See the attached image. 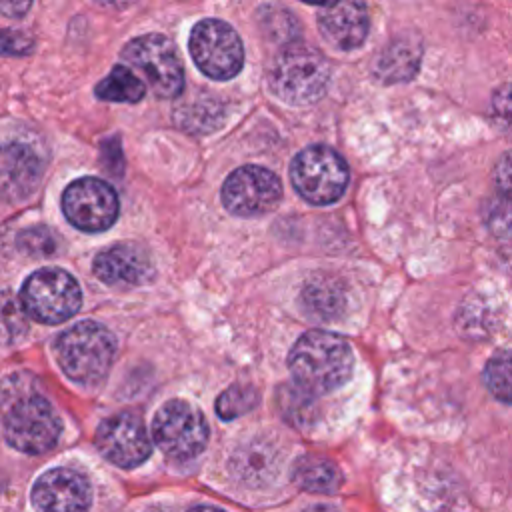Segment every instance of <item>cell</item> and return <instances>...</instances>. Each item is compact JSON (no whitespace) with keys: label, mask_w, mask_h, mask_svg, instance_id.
Here are the masks:
<instances>
[{"label":"cell","mask_w":512,"mask_h":512,"mask_svg":"<svg viewBox=\"0 0 512 512\" xmlns=\"http://www.w3.org/2000/svg\"><path fill=\"white\" fill-rule=\"evenodd\" d=\"M30 384L28 374H12L0 384L2 430L12 448L44 454L56 446L62 422L52 404Z\"/></svg>","instance_id":"6da1fadb"},{"label":"cell","mask_w":512,"mask_h":512,"mask_svg":"<svg viewBox=\"0 0 512 512\" xmlns=\"http://www.w3.org/2000/svg\"><path fill=\"white\" fill-rule=\"evenodd\" d=\"M354 366L350 344L326 330L302 334L288 354V370L298 388L310 396L338 390L348 382Z\"/></svg>","instance_id":"7a4b0ae2"},{"label":"cell","mask_w":512,"mask_h":512,"mask_svg":"<svg viewBox=\"0 0 512 512\" xmlns=\"http://www.w3.org/2000/svg\"><path fill=\"white\" fill-rule=\"evenodd\" d=\"M62 372L76 384L98 386L116 356L114 334L94 320H82L64 330L54 344Z\"/></svg>","instance_id":"3957f363"},{"label":"cell","mask_w":512,"mask_h":512,"mask_svg":"<svg viewBox=\"0 0 512 512\" xmlns=\"http://www.w3.org/2000/svg\"><path fill=\"white\" fill-rule=\"evenodd\" d=\"M330 80V68L324 56L304 44L286 46L268 70V86L276 98L290 106H308L318 102Z\"/></svg>","instance_id":"277c9868"},{"label":"cell","mask_w":512,"mask_h":512,"mask_svg":"<svg viewBox=\"0 0 512 512\" xmlns=\"http://www.w3.org/2000/svg\"><path fill=\"white\" fill-rule=\"evenodd\" d=\"M348 178L346 160L324 144H312L300 150L290 164L292 186L306 202L316 206H326L342 198Z\"/></svg>","instance_id":"5b68a950"},{"label":"cell","mask_w":512,"mask_h":512,"mask_svg":"<svg viewBox=\"0 0 512 512\" xmlns=\"http://www.w3.org/2000/svg\"><path fill=\"white\" fill-rule=\"evenodd\" d=\"M28 316L44 324H60L82 306V290L76 278L56 266L32 272L20 292Z\"/></svg>","instance_id":"8992f818"},{"label":"cell","mask_w":512,"mask_h":512,"mask_svg":"<svg viewBox=\"0 0 512 512\" xmlns=\"http://www.w3.org/2000/svg\"><path fill=\"white\" fill-rule=\"evenodd\" d=\"M188 48L194 64L212 80L234 78L244 64V46L238 32L224 20L204 18L194 24Z\"/></svg>","instance_id":"52a82bcc"},{"label":"cell","mask_w":512,"mask_h":512,"mask_svg":"<svg viewBox=\"0 0 512 512\" xmlns=\"http://www.w3.org/2000/svg\"><path fill=\"white\" fill-rule=\"evenodd\" d=\"M120 58L128 62V68H136L144 74L152 92L160 98H176L184 88V70L180 56L162 34H144L132 38L120 52Z\"/></svg>","instance_id":"ba28073f"},{"label":"cell","mask_w":512,"mask_h":512,"mask_svg":"<svg viewBox=\"0 0 512 512\" xmlns=\"http://www.w3.org/2000/svg\"><path fill=\"white\" fill-rule=\"evenodd\" d=\"M156 446L174 460H190L208 444V422L204 414L186 400H168L152 420Z\"/></svg>","instance_id":"9c48e42d"},{"label":"cell","mask_w":512,"mask_h":512,"mask_svg":"<svg viewBox=\"0 0 512 512\" xmlns=\"http://www.w3.org/2000/svg\"><path fill=\"white\" fill-rule=\"evenodd\" d=\"M282 198L278 176L256 164L236 168L222 186L224 208L240 218H252L276 208Z\"/></svg>","instance_id":"30bf717a"},{"label":"cell","mask_w":512,"mask_h":512,"mask_svg":"<svg viewBox=\"0 0 512 512\" xmlns=\"http://www.w3.org/2000/svg\"><path fill=\"white\" fill-rule=\"evenodd\" d=\"M62 212L72 226L84 232H102L118 218V196L108 182L84 176L66 186Z\"/></svg>","instance_id":"8fae6325"},{"label":"cell","mask_w":512,"mask_h":512,"mask_svg":"<svg viewBox=\"0 0 512 512\" xmlns=\"http://www.w3.org/2000/svg\"><path fill=\"white\" fill-rule=\"evenodd\" d=\"M96 446L108 462L120 468H136L152 452L144 422L128 412L114 414L100 422L96 430Z\"/></svg>","instance_id":"7c38bea8"},{"label":"cell","mask_w":512,"mask_h":512,"mask_svg":"<svg viewBox=\"0 0 512 512\" xmlns=\"http://www.w3.org/2000/svg\"><path fill=\"white\" fill-rule=\"evenodd\" d=\"M30 502L36 512H88L92 488L84 474L72 468H52L34 482Z\"/></svg>","instance_id":"4fadbf2b"},{"label":"cell","mask_w":512,"mask_h":512,"mask_svg":"<svg viewBox=\"0 0 512 512\" xmlns=\"http://www.w3.org/2000/svg\"><path fill=\"white\" fill-rule=\"evenodd\" d=\"M44 162L24 142H8L0 148V198L24 202L42 182Z\"/></svg>","instance_id":"5bb4252c"},{"label":"cell","mask_w":512,"mask_h":512,"mask_svg":"<svg viewBox=\"0 0 512 512\" xmlns=\"http://www.w3.org/2000/svg\"><path fill=\"white\" fill-rule=\"evenodd\" d=\"M92 268L104 284L120 288L146 284L154 276V264L148 252L132 242L114 244L102 250L96 256Z\"/></svg>","instance_id":"9a60e30c"},{"label":"cell","mask_w":512,"mask_h":512,"mask_svg":"<svg viewBox=\"0 0 512 512\" xmlns=\"http://www.w3.org/2000/svg\"><path fill=\"white\" fill-rule=\"evenodd\" d=\"M318 30L322 38L336 50L358 48L370 28L368 8L362 2H338L316 10Z\"/></svg>","instance_id":"2e32d148"},{"label":"cell","mask_w":512,"mask_h":512,"mask_svg":"<svg viewBox=\"0 0 512 512\" xmlns=\"http://www.w3.org/2000/svg\"><path fill=\"white\" fill-rule=\"evenodd\" d=\"M422 48L412 36L390 40L374 60V74L380 82H406L420 66Z\"/></svg>","instance_id":"e0dca14e"},{"label":"cell","mask_w":512,"mask_h":512,"mask_svg":"<svg viewBox=\"0 0 512 512\" xmlns=\"http://www.w3.org/2000/svg\"><path fill=\"white\" fill-rule=\"evenodd\" d=\"M292 480L306 492L332 494L342 484L340 470L322 456H300L292 466Z\"/></svg>","instance_id":"ac0fdd59"},{"label":"cell","mask_w":512,"mask_h":512,"mask_svg":"<svg viewBox=\"0 0 512 512\" xmlns=\"http://www.w3.org/2000/svg\"><path fill=\"white\" fill-rule=\"evenodd\" d=\"M302 302L310 316L328 320L340 314L344 304V292L334 278L318 276L306 284L302 292Z\"/></svg>","instance_id":"d6986e66"},{"label":"cell","mask_w":512,"mask_h":512,"mask_svg":"<svg viewBox=\"0 0 512 512\" xmlns=\"http://www.w3.org/2000/svg\"><path fill=\"white\" fill-rule=\"evenodd\" d=\"M144 92V82L124 64H116L94 88V94L108 102H138L144 98Z\"/></svg>","instance_id":"ffe728a7"},{"label":"cell","mask_w":512,"mask_h":512,"mask_svg":"<svg viewBox=\"0 0 512 512\" xmlns=\"http://www.w3.org/2000/svg\"><path fill=\"white\" fill-rule=\"evenodd\" d=\"M276 452L268 444H250L236 454V472L246 482H266L276 474Z\"/></svg>","instance_id":"44dd1931"},{"label":"cell","mask_w":512,"mask_h":512,"mask_svg":"<svg viewBox=\"0 0 512 512\" xmlns=\"http://www.w3.org/2000/svg\"><path fill=\"white\" fill-rule=\"evenodd\" d=\"M28 326L22 300L10 290H0V344H14L28 332Z\"/></svg>","instance_id":"7402d4cb"},{"label":"cell","mask_w":512,"mask_h":512,"mask_svg":"<svg viewBox=\"0 0 512 512\" xmlns=\"http://www.w3.org/2000/svg\"><path fill=\"white\" fill-rule=\"evenodd\" d=\"M482 380L494 398L512 404V350L496 352L486 362Z\"/></svg>","instance_id":"603a6c76"},{"label":"cell","mask_w":512,"mask_h":512,"mask_svg":"<svg viewBox=\"0 0 512 512\" xmlns=\"http://www.w3.org/2000/svg\"><path fill=\"white\" fill-rule=\"evenodd\" d=\"M278 408L282 410L284 418H286L292 426L310 424L312 418L316 416L314 396H310L308 392H304V390L298 388L296 384L282 386V388L278 390Z\"/></svg>","instance_id":"cb8c5ba5"},{"label":"cell","mask_w":512,"mask_h":512,"mask_svg":"<svg viewBox=\"0 0 512 512\" xmlns=\"http://www.w3.org/2000/svg\"><path fill=\"white\" fill-rule=\"evenodd\" d=\"M258 390L250 384H234L226 388L216 400V414L222 420H234L250 412L258 404Z\"/></svg>","instance_id":"d4e9b609"},{"label":"cell","mask_w":512,"mask_h":512,"mask_svg":"<svg viewBox=\"0 0 512 512\" xmlns=\"http://www.w3.org/2000/svg\"><path fill=\"white\" fill-rule=\"evenodd\" d=\"M176 118H178V124L184 130L208 132V130H214L220 124L222 110H220L218 104L202 102V104H194V106H188V108H180Z\"/></svg>","instance_id":"484cf974"},{"label":"cell","mask_w":512,"mask_h":512,"mask_svg":"<svg viewBox=\"0 0 512 512\" xmlns=\"http://www.w3.org/2000/svg\"><path fill=\"white\" fill-rule=\"evenodd\" d=\"M490 120L502 134L512 138V82L494 90L490 100Z\"/></svg>","instance_id":"4316f807"},{"label":"cell","mask_w":512,"mask_h":512,"mask_svg":"<svg viewBox=\"0 0 512 512\" xmlns=\"http://www.w3.org/2000/svg\"><path fill=\"white\" fill-rule=\"evenodd\" d=\"M484 220L496 234L512 232V204L500 196H494L484 206Z\"/></svg>","instance_id":"83f0119b"},{"label":"cell","mask_w":512,"mask_h":512,"mask_svg":"<svg viewBox=\"0 0 512 512\" xmlns=\"http://www.w3.org/2000/svg\"><path fill=\"white\" fill-rule=\"evenodd\" d=\"M18 244L30 254L54 252V238L46 228H30L18 236Z\"/></svg>","instance_id":"f1b7e54d"},{"label":"cell","mask_w":512,"mask_h":512,"mask_svg":"<svg viewBox=\"0 0 512 512\" xmlns=\"http://www.w3.org/2000/svg\"><path fill=\"white\" fill-rule=\"evenodd\" d=\"M494 184L498 196L512 204V150L504 152L494 166Z\"/></svg>","instance_id":"f546056e"},{"label":"cell","mask_w":512,"mask_h":512,"mask_svg":"<svg viewBox=\"0 0 512 512\" xmlns=\"http://www.w3.org/2000/svg\"><path fill=\"white\" fill-rule=\"evenodd\" d=\"M32 50V38L20 30H0V54L22 56Z\"/></svg>","instance_id":"4dcf8cb0"},{"label":"cell","mask_w":512,"mask_h":512,"mask_svg":"<svg viewBox=\"0 0 512 512\" xmlns=\"http://www.w3.org/2000/svg\"><path fill=\"white\" fill-rule=\"evenodd\" d=\"M0 10L10 16V18H20L26 10H30V2H22V4H0Z\"/></svg>","instance_id":"1f68e13d"},{"label":"cell","mask_w":512,"mask_h":512,"mask_svg":"<svg viewBox=\"0 0 512 512\" xmlns=\"http://www.w3.org/2000/svg\"><path fill=\"white\" fill-rule=\"evenodd\" d=\"M304 512H338V510H336V508H332V506H328V504H316V506L306 508Z\"/></svg>","instance_id":"d6a6232c"},{"label":"cell","mask_w":512,"mask_h":512,"mask_svg":"<svg viewBox=\"0 0 512 512\" xmlns=\"http://www.w3.org/2000/svg\"><path fill=\"white\" fill-rule=\"evenodd\" d=\"M188 512H224V510H220V508H214V506H204V504H200V506H194V508H190Z\"/></svg>","instance_id":"836d02e7"},{"label":"cell","mask_w":512,"mask_h":512,"mask_svg":"<svg viewBox=\"0 0 512 512\" xmlns=\"http://www.w3.org/2000/svg\"><path fill=\"white\" fill-rule=\"evenodd\" d=\"M148 512H160V510H148Z\"/></svg>","instance_id":"e575fe53"}]
</instances>
